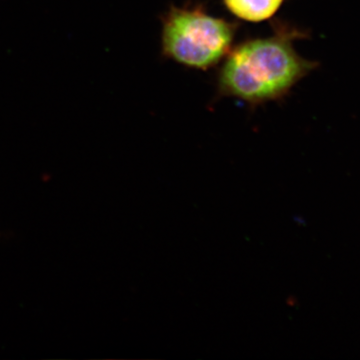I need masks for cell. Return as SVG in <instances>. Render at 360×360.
Instances as JSON below:
<instances>
[{
	"label": "cell",
	"instance_id": "3957f363",
	"mask_svg": "<svg viewBox=\"0 0 360 360\" xmlns=\"http://www.w3.org/2000/svg\"><path fill=\"white\" fill-rule=\"evenodd\" d=\"M227 11L240 20L262 22L279 11L284 0H222Z\"/></svg>",
	"mask_w": 360,
	"mask_h": 360
},
{
	"label": "cell",
	"instance_id": "6da1fadb",
	"mask_svg": "<svg viewBox=\"0 0 360 360\" xmlns=\"http://www.w3.org/2000/svg\"><path fill=\"white\" fill-rule=\"evenodd\" d=\"M304 32L279 23L274 35L248 39L232 47L217 77L219 96L258 105L279 101L314 70L316 63L296 52L293 42Z\"/></svg>",
	"mask_w": 360,
	"mask_h": 360
},
{
	"label": "cell",
	"instance_id": "7a4b0ae2",
	"mask_svg": "<svg viewBox=\"0 0 360 360\" xmlns=\"http://www.w3.org/2000/svg\"><path fill=\"white\" fill-rule=\"evenodd\" d=\"M162 56L179 65L207 70L231 51L238 25L214 18L200 6H172L163 14Z\"/></svg>",
	"mask_w": 360,
	"mask_h": 360
}]
</instances>
